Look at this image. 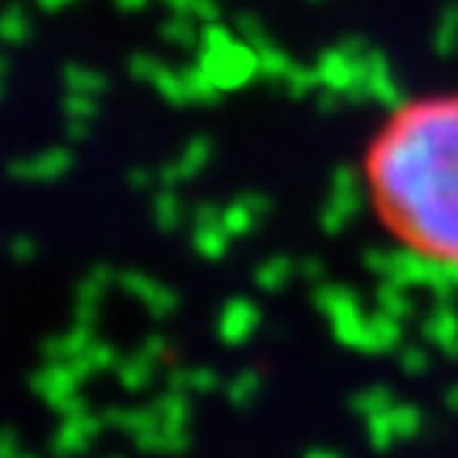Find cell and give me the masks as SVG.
<instances>
[{
	"mask_svg": "<svg viewBox=\"0 0 458 458\" xmlns=\"http://www.w3.org/2000/svg\"><path fill=\"white\" fill-rule=\"evenodd\" d=\"M380 231L418 265L458 276V89L397 102L360 160Z\"/></svg>",
	"mask_w": 458,
	"mask_h": 458,
	"instance_id": "6da1fadb",
	"label": "cell"
}]
</instances>
